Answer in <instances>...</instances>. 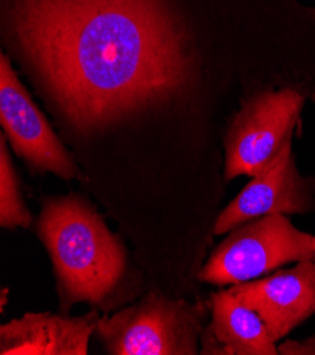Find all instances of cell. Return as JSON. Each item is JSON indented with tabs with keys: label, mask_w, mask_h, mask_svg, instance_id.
Segmentation results:
<instances>
[{
	"label": "cell",
	"mask_w": 315,
	"mask_h": 355,
	"mask_svg": "<svg viewBox=\"0 0 315 355\" xmlns=\"http://www.w3.org/2000/svg\"><path fill=\"white\" fill-rule=\"evenodd\" d=\"M300 0H0V40L78 144L187 110L217 35L305 19Z\"/></svg>",
	"instance_id": "1"
},
{
	"label": "cell",
	"mask_w": 315,
	"mask_h": 355,
	"mask_svg": "<svg viewBox=\"0 0 315 355\" xmlns=\"http://www.w3.org/2000/svg\"><path fill=\"white\" fill-rule=\"evenodd\" d=\"M37 232L54 268L62 313L75 303L100 306L116 292L126 273L125 246L88 201L75 194L46 198Z\"/></svg>",
	"instance_id": "2"
},
{
	"label": "cell",
	"mask_w": 315,
	"mask_h": 355,
	"mask_svg": "<svg viewBox=\"0 0 315 355\" xmlns=\"http://www.w3.org/2000/svg\"><path fill=\"white\" fill-rule=\"evenodd\" d=\"M305 99V91L298 85L267 87L242 99L222 139L226 182L239 175H258L293 146Z\"/></svg>",
	"instance_id": "3"
},
{
	"label": "cell",
	"mask_w": 315,
	"mask_h": 355,
	"mask_svg": "<svg viewBox=\"0 0 315 355\" xmlns=\"http://www.w3.org/2000/svg\"><path fill=\"white\" fill-rule=\"evenodd\" d=\"M206 315L199 303L149 293L98 318L96 336L111 355H194Z\"/></svg>",
	"instance_id": "4"
},
{
	"label": "cell",
	"mask_w": 315,
	"mask_h": 355,
	"mask_svg": "<svg viewBox=\"0 0 315 355\" xmlns=\"http://www.w3.org/2000/svg\"><path fill=\"white\" fill-rule=\"evenodd\" d=\"M303 261H315L314 235L297 230L283 214L263 216L231 230L209 255L199 279L232 286Z\"/></svg>",
	"instance_id": "5"
},
{
	"label": "cell",
	"mask_w": 315,
	"mask_h": 355,
	"mask_svg": "<svg viewBox=\"0 0 315 355\" xmlns=\"http://www.w3.org/2000/svg\"><path fill=\"white\" fill-rule=\"evenodd\" d=\"M0 125L10 148L33 171L53 173L64 180L82 179L73 155L33 101L5 53L0 54Z\"/></svg>",
	"instance_id": "6"
},
{
	"label": "cell",
	"mask_w": 315,
	"mask_h": 355,
	"mask_svg": "<svg viewBox=\"0 0 315 355\" xmlns=\"http://www.w3.org/2000/svg\"><path fill=\"white\" fill-rule=\"evenodd\" d=\"M314 180L303 177L297 168L293 146L244 187L222 209L214 235L228 234L235 227L263 216L307 214L315 209Z\"/></svg>",
	"instance_id": "7"
},
{
	"label": "cell",
	"mask_w": 315,
	"mask_h": 355,
	"mask_svg": "<svg viewBox=\"0 0 315 355\" xmlns=\"http://www.w3.org/2000/svg\"><path fill=\"white\" fill-rule=\"evenodd\" d=\"M228 289L260 315L277 343L315 314V261H303L291 269Z\"/></svg>",
	"instance_id": "8"
},
{
	"label": "cell",
	"mask_w": 315,
	"mask_h": 355,
	"mask_svg": "<svg viewBox=\"0 0 315 355\" xmlns=\"http://www.w3.org/2000/svg\"><path fill=\"white\" fill-rule=\"evenodd\" d=\"M99 315L27 313L0 327L2 355H87Z\"/></svg>",
	"instance_id": "9"
},
{
	"label": "cell",
	"mask_w": 315,
	"mask_h": 355,
	"mask_svg": "<svg viewBox=\"0 0 315 355\" xmlns=\"http://www.w3.org/2000/svg\"><path fill=\"white\" fill-rule=\"evenodd\" d=\"M211 323L201 336V354H278L260 315L242 303L229 289L211 295Z\"/></svg>",
	"instance_id": "10"
},
{
	"label": "cell",
	"mask_w": 315,
	"mask_h": 355,
	"mask_svg": "<svg viewBox=\"0 0 315 355\" xmlns=\"http://www.w3.org/2000/svg\"><path fill=\"white\" fill-rule=\"evenodd\" d=\"M6 136H0V225L2 228H28L33 217L27 209L21 191L19 175L13 167Z\"/></svg>",
	"instance_id": "11"
},
{
	"label": "cell",
	"mask_w": 315,
	"mask_h": 355,
	"mask_svg": "<svg viewBox=\"0 0 315 355\" xmlns=\"http://www.w3.org/2000/svg\"><path fill=\"white\" fill-rule=\"evenodd\" d=\"M278 354L285 355H315V334L304 341L289 340L277 347Z\"/></svg>",
	"instance_id": "12"
},
{
	"label": "cell",
	"mask_w": 315,
	"mask_h": 355,
	"mask_svg": "<svg viewBox=\"0 0 315 355\" xmlns=\"http://www.w3.org/2000/svg\"><path fill=\"white\" fill-rule=\"evenodd\" d=\"M6 293H8V289H3L2 291V311H3V309H5V304H6Z\"/></svg>",
	"instance_id": "13"
},
{
	"label": "cell",
	"mask_w": 315,
	"mask_h": 355,
	"mask_svg": "<svg viewBox=\"0 0 315 355\" xmlns=\"http://www.w3.org/2000/svg\"><path fill=\"white\" fill-rule=\"evenodd\" d=\"M312 99H314V101H315V88H314V89H312Z\"/></svg>",
	"instance_id": "14"
},
{
	"label": "cell",
	"mask_w": 315,
	"mask_h": 355,
	"mask_svg": "<svg viewBox=\"0 0 315 355\" xmlns=\"http://www.w3.org/2000/svg\"><path fill=\"white\" fill-rule=\"evenodd\" d=\"M314 248H315V236H314Z\"/></svg>",
	"instance_id": "15"
}]
</instances>
